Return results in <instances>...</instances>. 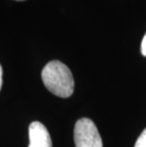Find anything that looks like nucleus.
<instances>
[{"label": "nucleus", "mask_w": 146, "mask_h": 147, "mask_svg": "<svg viewBox=\"0 0 146 147\" xmlns=\"http://www.w3.org/2000/svg\"><path fill=\"white\" fill-rule=\"evenodd\" d=\"M18 1H22V0H18Z\"/></svg>", "instance_id": "obj_7"}, {"label": "nucleus", "mask_w": 146, "mask_h": 147, "mask_svg": "<svg viewBox=\"0 0 146 147\" xmlns=\"http://www.w3.org/2000/svg\"><path fill=\"white\" fill-rule=\"evenodd\" d=\"M76 147H102V140L95 123L87 118H82L74 127Z\"/></svg>", "instance_id": "obj_2"}, {"label": "nucleus", "mask_w": 146, "mask_h": 147, "mask_svg": "<svg viewBox=\"0 0 146 147\" xmlns=\"http://www.w3.org/2000/svg\"><path fill=\"white\" fill-rule=\"evenodd\" d=\"M29 147H52L51 138L48 129L40 121H33L29 127Z\"/></svg>", "instance_id": "obj_3"}, {"label": "nucleus", "mask_w": 146, "mask_h": 147, "mask_svg": "<svg viewBox=\"0 0 146 147\" xmlns=\"http://www.w3.org/2000/svg\"><path fill=\"white\" fill-rule=\"evenodd\" d=\"M135 147H146V128L141 134V136L138 138Z\"/></svg>", "instance_id": "obj_4"}, {"label": "nucleus", "mask_w": 146, "mask_h": 147, "mask_svg": "<svg viewBox=\"0 0 146 147\" xmlns=\"http://www.w3.org/2000/svg\"><path fill=\"white\" fill-rule=\"evenodd\" d=\"M42 81L52 94L67 98L73 94L74 79L70 69L60 61H51L42 70Z\"/></svg>", "instance_id": "obj_1"}, {"label": "nucleus", "mask_w": 146, "mask_h": 147, "mask_svg": "<svg viewBox=\"0 0 146 147\" xmlns=\"http://www.w3.org/2000/svg\"><path fill=\"white\" fill-rule=\"evenodd\" d=\"M141 54L143 56H146V33L141 41Z\"/></svg>", "instance_id": "obj_5"}, {"label": "nucleus", "mask_w": 146, "mask_h": 147, "mask_svg": "<svg viewBox=\"0 0 146 147\" xmlns=\"http://www.w3.org/2000/svg\"><path fill=\"white\" fill-rule=\"evenodd\" d=\"M2 73H3L2 67H1V65H0V90H1V87H2Z\"/></svg>", "instance_id": "obj_6"}]
</instances>
